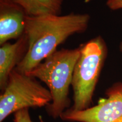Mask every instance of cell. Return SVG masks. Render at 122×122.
I'll return each instance as SVG.
<instances>
[{
	"label": "cell",
	"instance_id": "obj_7",
	"mask_svg": "<svg viewBox=\"0 0 122 122\" xmlns=\"http://www.w3.org/2000/svg\"><path fill=\"white\" fill-rule=\"evenodd\" d=\"M28 50V39L25 33L14 43L0 47V89L4 91L10 74L23 60Z\"/></svg>",
	"mask_w": 122,
	"mask_h": 122
},
{
	"label": "cell",
	"instance_id": "obj_9",
	"mask_svg": "<svg viewBox=\"0 0 122 122\" xmlns=\"http://www.w3.org/2000/svg\"><path fill=\"white\" fill-rule=\"evenodd\" d=\"M40 122H44L40 117ZM14 122H33L30 118L28 109H22L14 114Z\"/></svg>",
	"mask_w": 122,
	"mask_h": 122
},
{
	"label": "cell",
	"instance_id": "obj_6",
	"mask_svg": "<svg viewBox=\"0 0 122 122\" xmlns=\"http://www.w3.org/2000/svg\"><path fill=\"white\" fill-rule=\"evenodd\" d=\"M25 16L23 9L13 1L0 0V45L23 35Z\"/></svg>",
	"mask_w": 122,
	"mask_h": 122
},
{
	"label": "cell",
	"instance_id": "obj_5",
	"mask_svg": "<svg viewBox=\"0 0 122 122\" xmlns=\"http://www.w3.org/2000/svg\"><path fill=\"white\" fill-rule=\"evenodd\" d=\"M105 95L97 105L88 109L66 110L60 118L72 122H122V82L114 83L107 88Z\"/></svg>",
	"mask_w": 122,
	"mask_h": 122
},
{
	"label": "cell",
	"instance_id": "obj_3",
	"mask_svg": "<svg viewBox=\"0 0 122 122\" xmlns=\"http://www.w3.org/2000/svg\"><path fill=\"white\" fill-rule=\"evenodd\" d=\"M107 54L106 44L100 36L80 45L71 83L74 101L71 109L83 110L91 107Z\"/></svg>",
	"mask_w": 122,
	"mask_h": 122
},
{
	"label": "cell",
	"instance_id": "obj_8",
	"mask_svg": "<svg viewBox=\"0 0 122 122\" xmlns=\"http://www.w3.org/2000/svg\"><path fill=\"white\" fill-rule=\"evenodd\" d=\"M30 16L45 15H60L63 0H11Z\"/></svg>",
	"mask_w": 122,
	"mask_h": 122
},
{
	"label": "cell",
	"instance_id": "obj_2",
	"mask_svg": "<svg viewBox=\"0 0 122 122\" xmlns=\"http://www.w3.org/2000/svg\"><path fill=\"white\" fill-rule=\"evenodd\" d=\"M80 54V46L72 49L57 50L26 74L44 82L48 86L52 101L45 107L51 118H60L61 114L70 108V86Z\"/></svg>",
	"mask_w": 122,
	"mask_h": 122
},
{
	"label": "cell",
	"instance_id": "obj_4",
	"mask_svg": "<svg viewBox=\"0 0 122 122\" xmlns=\"http://www.w3.org/2000/svg\"><path fill=\"white\" fill-rule=\"evenodd\" d=\"M51 101L49 90L37 79L13 70L0 96V122L16 111L46 107Z\"/></svg>",
	"mask_w": 122,
	"mask_h": 122
},
{
	"label": "cell",
	"instance_id": "obj_10",
	"mask_svg": "<svg viewBox=\"0 0 122 122\" xmlns=\"http://www.w3.org/2000/svg\"><path fill=\"white\" fill-rule=\"evenodd\" d=\"M106 5L112 10L122 9V0H107ZM119 49L122 52V42L120 44Z\"/></svg>",
	"mask_w": 122,
	"mask_h": 122
},
{
	"label": "cell",
	"instance_id": "obj_1",
	"mask_svg": "<svg viewBox=\"0 0 122 122\" xmlns=\"http://www.w3.org/2000/svg\"><path fill=\"white\" fill-rule=\"evenodd\" d=\"M88 14L72 13L64 15H26L24 33L28 39V50L15 70L27 74L57 50L70 36L84 32L89 26Z\"/></svg>",
	"mask_w": 122,
	"mask_h": 122
}]
</instances>
